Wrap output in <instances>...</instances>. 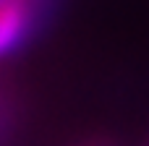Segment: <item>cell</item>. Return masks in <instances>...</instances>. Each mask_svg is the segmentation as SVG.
<instances>
[{
  "label": "cell",
  "mask_w": 149,
  "mask_h": 146,
  "mask_svg": "<svg viewBox=\"0 0 149 146\" xmlns=\"http://www.w3.org/2000/svg\"><path fill=\"white\" fill-rule=\"evenodd\" d=\"M31 24V5L21 0L0 3V55L24 39Z\"/></svg>",
  "instance_id": "6da1fadb"
}]
</instances>
